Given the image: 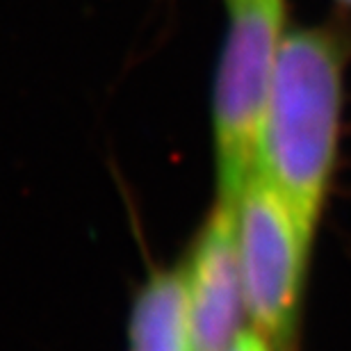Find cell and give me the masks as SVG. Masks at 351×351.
I'll use <instances>...</instances> for the list:
<instances>
[{
    "mask_svg": "<svg viewBox=\"0 0 351 351\" xmlns=\"http://www.w3.org/2000/svg\"><path fill=\"white\" fill-rule=\"evenodd\" d=\"M347 44L331 27L287 32L258 144L256 171L315 237L338 158Z\"/></svg>",
    "mask_w": 351,
    "mask_h": 351,
    "instance_id": "1",
    "label": "cell"
},
{
    "mask_svg": "<svg viewBox=\"0 0 351 351\" xmlns=\"http://www.w3.org/2000/svg\"><path fill=\"white\" fill-rule=\"evenodd\" d=\"M228 25L215 82L219 201L237 203L256 171L258 144L280 46L285 0H223Z\"/></svg>",
    "mask_w": 351,
    "mask_h": 351,
    "instance_id": "2",
    "label": "cell"
},
{
    "mask_svg": "<svg viewBox=\"0 0 351 351\" xmlns=\"http://www.w3.org/2000/svg\"><path fill=\"white\" fill-rule=\"evenodd\" d=\"M237 256L251 331L271 347L292 338L313 249L287 201L258 171L235 203Z\"/></svg>",
    "mask_w": 351,
    "mask_h": 351,
    "instance_id": "3",
    "label": "cell"
},
{
    "mask_svg": "<svg viewBox=\"0 0 351 351\" xmlns=\"http://www.w3.org/2000/svg\"><path fill=\"white\" fill-rule=\"evenodd\" d=\"M182 276L194 351H228L247 317L235 203L217 201Z\"/></svg>",
    "mask_w": 351,
    "mask_h": 351,
    "instance_id": "4",
    "label": "cell"
},
{
    "mask_svg": "<svg viewBox=\"0 0 351 351\" xmlns=\"http://www.w3.org/2000/svg\"><path fill=\"white\" fill-rule=\"evenodd\" d=\"M130 351H194L182 271L160 274L139 294L130 319Z\"/></svg>",
    "mask_w": 351,
    "mask_h": 351,
    "instance_id": "5",
    "label": "cell"
},
{
    "mask_svg": "<svg viewBox=\"0 0 351 351\" xmlns=\"http://www.w3.org/2000/svg\"><path fill=\"white\" fill-rule=\"evenodd\" d=\"M228 351H274V347L267 342L261 333L256 331H244L240 338L235 340V345Z\"/></svg>",
    "mask_w": 351,
    "mask_h": 351,
    "instance_id": "6",
    "label": "cell"
},
{
    "mask_svg": "<svg viewBox=\"0 0 351 351\" xmlns=\"http://www.w3.org/2000/svg\"><path fill=\"white\" fill-rule=\"evenodd\" d=\"M338 3H342V5H347V7H351V0H338Z\"/></svg>",
    "mask_w": 351,
    "mask_h": 351,
    "instance_id": "7",
    "label": "cell"
}]
</instances>
